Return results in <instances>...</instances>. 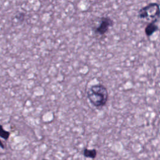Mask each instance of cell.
I'll list each match as a JSON object with an SVG mask.
<instances>
[{
  "label": "cell",
  "instance_id": "obj_1",
  "mask_svg": "<svg viewBox=\"0 0 160 160\" xmlns=\"http://www.w3.org/2000/svg\"><path fill=\"white\" fill-rule=\"evenodd\" d=\"M87 96L89 102L96 108L104 106L109 97L107 88L101 84L91 86L88 90Z\"/></svg>",
  "mask_w": 160,
  "mask_h": 160
},
{
  "label": "cell",
  "instance_id": "obj_2",
  "mask_svg": "<svg viewBox=\"0 0 160 160\" xmlns=\"http://www.w3.org/2000/svg\"><path fill=\"white\" fill-rule=\"evenodd\" d=\"M159 16V5L156 2H151L141 8L138 11V17L141 19L151 18L158 20Z\"/></svg>",
  "mask_w": 160,
  "mask_h": 160
},
{
  "label": "cell",
  "instance_id": "obj_3",
  "mask_svg": "<svg viewBox=\"0 0 160 160\" xmlns=\"http://www.w3.org/2000/svg\"><path fill=\"white\" fill-rule=\"evenodd\" d=\"M114 24V22L109 17L103 16L100 19V23L99 26L95 29V32L100 35L106 34L110 27H112Z\"/></svg>",
  "mask_w": 160,
  "mask_h": 160
},
{
  "label": "cell",
  "instance_id": "obj_4",
  "mask_svg": "<svg viewBox=\"0 0 160 160\" xmlns=\"http://www.w3.org/2000/svg\"><path fill=\"white\" fill-rule=\"evenodd\" d=\"M158 20H153L146 26L144 29V32L148 37H150L152 35L153 33H154L156 31L158 30V26L156 24V22Z\"/></svg>",
  "mask_w": 160,
  "mask_h": 160
},
{
  "label": "cell",
  "instance_id": "obj_5",
  "mask_svg": "<svg viewBox=\"0 0 160 160\" xmlns=\"http://www.w3.org/2000/svg\"><path fill=\"white\" fill-rule=\"evenodd\" d=\"M83 156L87 158L95 159L97 156V151L95 149H88L85 148L83 150Z\"/></svg>",
  "mask_w": 160,
  "mask_h": 160
},
{
  "label": "cell",
  "instance_id": "obj_6",
  "mask_svg": "<svg viewBox=\"0 0 160 160\" xmlns=\"http://www.w3.org/2000/svg\"><path fill=\"white\" fill-rule=\"evenodd\" d=\"M9 136H10L9 132L4 130L2 126L0 124V137L3 138L5 140H7L8 139Z\"/></svg>",
  "mask_w": 160,
  "mask_h": 160
},
{
  "label": "cell",
  "instance_id": "obj_7",
  "mask_svg": "<svg viewBox=\"0 0 160 160\" xmlns=\"http://www.w3.org/2000/svg\"><path fill=\"white\" fill-rule=\"evenodd\" d=\"M24 14L23 13H19V14H18L17 16V18L19 20H21V21H23L24 19Z\"/></svg>",
  "mask_w": 160,
  "mask_h": 160
},
{
  "label": "cell",
  "instance_id": "obj_8",
  "mask_svg": "<svg viewBox=\"0 0 160 160\" xmlns=\"http://www.w3.org/2000/svg\"><path fill=\"white\" fill-rule=\"evenodd\" d=\"M0 147H1V148H2V149H4V146L3 144L1 142V141H0Z\"/></svg>",
  "mask_w": 160,
  "mask_h": 160
}]
</instances>
